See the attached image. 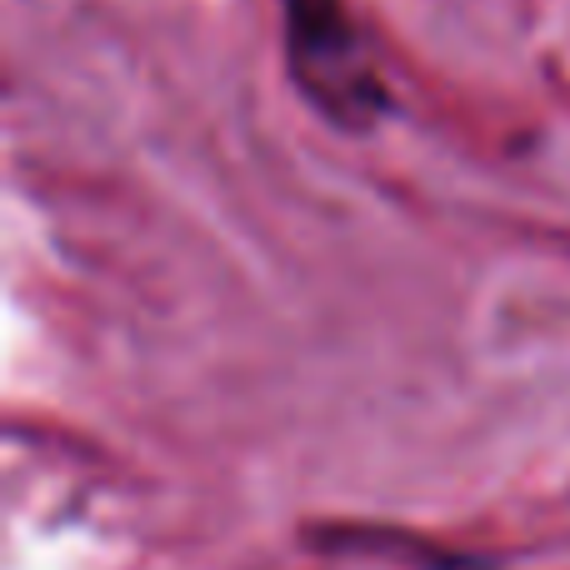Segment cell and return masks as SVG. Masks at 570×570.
<instances>
[{
  "instance_id": "1",
  "label": "cell",
  "mask_w": 570,
  "mask_h": 570,
  "mask_svg": "<svg viewBox=\"0 0 570 570\" xmlns=\"http://www.w3.org/2000/svg\"><path fill=\"white\" fill-rule=\"evenodd\" d=\"M291 16V66L311 86L315 106H325L335 120H371L381 106L371 66L361 56V40L335 20V0H285Z\"/></svg>"
}]
</instances>
